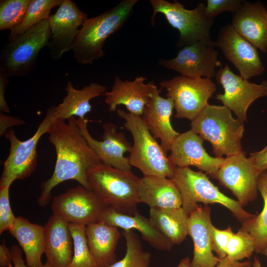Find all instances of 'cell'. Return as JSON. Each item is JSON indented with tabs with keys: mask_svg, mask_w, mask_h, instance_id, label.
Instances as JSON below:
<instances>
[{
	"mask_svg": "<svg viewBox=\"0 0 267 267\" xmlns=\"http://www.w3.org/2000/svg\"><path fill=\"white\" fill-rule=\"evenodd\" d=\"M77 119L65 121L55 119L48 132L49 141L54 146L56 160L51 177L41 184L39 204L45 207L51 198V191L60 183L75 180L88 189L87 173L101 162L81 134Z\"/></svg>",
	"mask_w": 267,
	"mask_h": 267,
	"instance_id": "6da1fadb",
	"label": "cell"
},
{
	"mask_svg": "<svg viewBox=\"0 0 267 267\" xmlns=\"http://www.w3.org/2000/svg\"><path fill=\"white\" fill-rule=\"evenodd\" d=\"M138 0H123L102 14L88 18L74 42L72 50L76 61L91 64L104 55L106 40L129 19Z\"/></svg>",
	"mask_w": 267,
	"mask_h": 267,
	"instance_id": "7a4b0ae2",
	"label": "cell"
},
{
	"mask_svg": "<svg viewBox=\"0 0 267 267\" xmlns=\"http://www.w3.org/2000/svg\"><path fill=\"white\" fill-rule=\"evenodd\" d=\"M87 178L90 189L107 206L127 215L138 212L140 178L132 172L121 171L101 163L88 172Z\"/></svg>",
	"mask_w": 267,
	"mask_h": 267,
	"instance_id": "3957f363",
	"label": "cell"
},
{
	"mask_svg": "<svg viewBox=\"0 0 267 267\" xmlns=\"http://www.w3.org/2000/svg\"><path fill=\"white\" fill-rule=\"evenodd\" d=\"M123 125L132 134L134 144L130 152L129 162L143 176H155L172 179L176 166L147 128L141 116L118 109Z\"/></svg>",
	"mask_w": 267,
	"mask_h": 267,
	"instance_id": "277c9868",
	"label": "cell"
},
{
	"mask_svg": "<svg viewBox=\"0 0 267 267\" xmlns=\"http://www.w3.org/2000/svg\"><path fill=\"white\" fill-rule=\"evenodd\" d=\"M193 131L211 143L216 157H228L242 151L243 122L233 117L223 105L208 104L191 123Z\"/></svg>",
	"mask_w": 267,
	"mask_h": 267,
	"instance_id": "5b68a950",
	"label": "cell"
},
{
	"mask_svg": "<svg viewBox=\"0 0 267 267\" xmlns=\"http://www.w3.org/2000/svg\"><path fill=\"white\" fill-rule=\"evenodd\" d=\"M172 179L180 193L182 207L188 215L198 203L201 202L205 205L213 203L223 205L241 223L256 216L246 211L237 200L221 192L201 171L177 167Z\"/></svg>",
	"mask_w": 267,
	"mask_h": 267,
	"instance_id": "8992f818",
	"label": "cell"
},
{
	"mask_svg": "<svg viewBox=\"0 0 267 267\" xmlns=\"http://www.w3.org/2000/svg\"><path fill=\"white\" fill-rule=\"evenodd\" d=\"M48 19L8 40L0 52V73L8 77H22L32 70L51 38Z\"/></svg>",
	"mask_w": 267,
	"mask_h": 267,
	"instance_id": "52a82bcc",
	"label": "cell"
},
{
	"mask_svg": "<svg viewBox=\"0 0 267 267\" xmlns=\"http://www.w3.org/2000/svg\"><path fill=\"white\" fill-rule=\"evenodd\" d=\"M152 8L151 22L154 25L157 14L164 15L168 23L179 33L176 46L183 47L196 42L213 44L210 36L213 19L205 14V5L199 2L193 9L189 10L178 1L171 2L166 0H150Z\"/></svg>",
	"mask_w": 267,
	"mask_h": 267,
	"instance_id": "ba28073f",
	"label": "cell"
},
{
	"mask_svg": "<svg viewBox=\"0 0 267 267\" xmlns=\"http://www.w3.org/2000/svg\"><path fill=\"white\" fill-rule=\"evenodd\" d=\"M52 107L46 115L34 134L29 139L21 141L16 136L12 128L4 135L9 141V153L3 163L0 179V186H10L16 179H23L31 176L35 170L38 160L37 147L42 136L48 133L54 120Z\"/></svg>",
	"mask_w": 267,
	"mask_h": 267,
	"instance_id": "9c48e42d",
	"label": "cell"
},
{
	"mask_svg": "<svg viewBox=\"0 0 267 267\" xmlns=\"http://www.w3.org/2000/svg\"><path fill=\"white\" fill-rule=\"evenodd\" d=\"M172 98L176 111V117L193 121L209 104L208 100L216 90L212 80L206 78H191L177 76L159 83Z\"/></svg>",
	"mask_w": 267,
	"mask_h": 267,
	"instance_id": "30bf717a",
	"label": "cell"
},
{
	"mask_svg": "<svg viewBox=\"0 0 267 267\" xmlns=\"http://www.w3.org/2000/svg\"><path fill=\"white\" fill-rule=\"evenodd\" d=\"M260 174L251 158L242 151L224 158L214 178L230 190L243 207L257 198Z\"/></svg>",
	"mask_w": 267,
	"mask_h": 267,
	"instance_id": "8fae6325",
	"label": "cell"
},
{
	"mask_svg": "<svg viewBox=\"0 0 267 267\" xmlns=\"http://www.w3.org/2000/svg\"><path fill=\"white\" fill-rule=\"evenodd\" d=\"M107 207L94 191L81 185L55 196L51 204L53 214L84 226L99 221Z\"/></svg>",
	"mask_w": 267,
	"mask_h": 267,
	"instance_id": "7c38bea8",
	"label": "cell"
},
{
	"mask_svg": "<svg viewBox=\"0 0 267 267\" xmlns=\"http://www.w3.org/2000/svg\"><path fill=\"white\" fill-rule=\"evenodd\" d=\"M220 67L215 77L224 92L217 93L215 98L233 111L237 119L246 121V112L250 105L257 99L267 96V81L260 84L251 83L234 74L227 64Z\"/></svg>",
	"mask_w": 267,
	"mask_h": 267,
	"instance_id": "4fadbf2b",
	"label": "cell"
},
{
	"mask_svg": "<svg viewBox=\"0 0 267 267\" xmlns=\"http://www.w3.org/2000/svg\"><path fill=\"white\" fill-rule=\"evenodd\" d=\"M213 45L221 49L243 79L248 80L265 71L257 48L238 33L230 24L221 28Z\"/></svg>",
	"mask_w": 267,
	"mask_h": 267,
	"instance_id": "5bb4252c",
	"label": "cell"
},
{
	"mask_svg": "<svg viewBox=\"0 0 267 267\" xmlns=\"http://www.w3.org/2000/svg\"><path fill=\"white\" fill-rule=\"evenodd\" d=\"M214 47L213 44L196 42L182 47L173 58L159 59L158 64L184 77L211 79L215 76L216 68L222 66Z\"/></svg>",
	"mask_w": 267,
	"mask_h": 267,
	"instance_id": "9a60e30c",
	"label": "cell"
},
{
	"mask_svg": "<svg viewBox=\"0 0 267 267\" xmlns=\"http://www.w3.org/2000/svg\"><path fill=\"white\" fill-rule=\"evenodd\" d=\"M77 122L81 134L101 163L121 171L131 172L129 157H125L124 154L130 152L132 146L125 134L118 131L116 125L112 122L104 124L102 140L99 141L89 134L86 118H78Z\"/></svg>",
	"mask_w": 267,
	"mask_h": 267,
	"instance_id": "2e32d148",
	"label": "cell"
},
{
	"mask_svg": "<svg viewBox=\"0 0 267 267\" xmlns=\"http://www.w3.org/2000/svg\"><path fill=\"white\" fill-rule=\"evenodd\" d=\"M51 38L47 47L54 59L60 58L63 54L72 49L81 26L88 19L71 0H63L56 12L48 18Z\"/></svg>",
	"mask_w": 267,
	"mask_h": 267,
	"instance_id": "e0dca14e",
	"label": "cell"
},
{
	"mask_svg": "<svg viewBox=\"0 0 267 267\" xmlns=\"http://www.w3.org/2000/svg\"><path fill=\"white\" fill-rule=\"evenodd\" d=\"M203 141L192 130L179 134L172 144L169 157L177 167L194 166L214 178L224 158L209 155L203 147Z\"/></svg>",
	"mask_w": 267,
	"mask_h": 267,
	"instance_id": "ac0fdd59",
	"label": "cell"
},
{
	"mask_svg": "<svg viewBox=\"0 0 267 267\" xmlns=\"http://www.w3.org/2000/svg\"><path fill=\"white\" fill-rule=\"evenodd\" d=\"M211 209L198 205L189 214L188 235L193 245L190 267H216L221 259L215 256L212 249Z\"/></svg>",
	"mask_w": 267,
	"mask_h": 267,
	"instance_id": "d6986e66",
	"label": "cell"
},
{
	"mask_svg": "<svg viewBox=\"0 0 267 267\" xmlns=\"http://www.w3.org/2000/svg\"><path fill=\"white\" fill-rule=\"evenodd\" d=\"M146 79L140 76L133 81H123L116 76L111 91L103 94L109 111H115L118 106L123 105L128 112L141 116L156 87L154 81L145 84Z\"/></svg>",
	"mask_w": 267,
	"mask_h": 267,
	"instance_id": "ffe728a7",
	"label": "cell"
},
{
	"mask_svg": "<svg viewBox=\"0 0 267 267\" xmlns=\"http://www.w3.org/2000/svg\"><path fill=\"white\" fill-rule=\"evenodd\" d=\"M162 89H158L157 87L154 88L141 117L152 135L161 140V146L167 154L179 133L173 129L171 124L174 101L171 98H165L160 95Z\"/></svg>",
	"mask_w": 267,
	"mask_h": 267,
	"instance_id": "44dd1931",
	"label": "cell"
},
{
	"mask_svg": "<svg viewBox=\"0 0 267 267\" xmlns=\"http://www.w3.org/2000/svg\"><path fill=\"white\" fill-rule=\"evenodd\" d=\"M231 25L257 49L267 52V9L263 3L244 0L233 14Z\"/></svg>",
	"mask_w": 267,
	"mask_h": 267,
	"instance_id": "7402d4cb",
	"label": "cell"
},
{
	"mask_svg": "<svg viewBox=\"0 0 267 267\" xmlns=\"http://www.w3.org/2000/svg\"><path fill=\"white\" fill-rule=\"evenodd\" d=\"M44 228L46 263L50 267H69L74 253L73 240L69 223L52 214Z\"/></svg>",
	"mask_w": 267,
	"mask_h": 267,
	"instance_id": "603a6c76",
	"label": "cell"
},
{
	"mask_svg": "<svg viewBox=\"0 0 267 267\" xmlns=\"http://www.w3.org/2000/svg\"><path fill=\"white\" fill-rule=\"evenodd\" d=\"M100 221L123 230H136L152 247L161 251L171 250L173 244L152 224L149 218L139 212L134 215L121 214L110 206L106 208Z\"/></svg>",
	"mask_w": 267,
	"mask_h": 267,
	"instance_id": "cb8c5ba5",
	"label": "cell"
},
{
	"mask_svg": "<svg viewBox=\"0 0 267 267\" xmlns=\"http://www.w3.org/2000/svg\"><path fill=\"white\" fill-rule=\"evenodd\" d=\"M139 203L153 209L182 207L180 193L172 179L155 176H143L138 184Z\"/></svg>",
	"mask_w": 267,
	"mask_h": 267,
	"instance_id": "d4e9b609",
	"label": "cell"
},
{
	"mask_svg": "<svg viewBox=\"0 0 267 267\" xmlns=\"http://www.w3.org/2000/svg\"><path fill=\"white\" fill-rule=\"evenodd\" d=\"M88 245L100 267H109L117 261L115 250L121 233L119 228L102 221L86 226Z\"/></svg>",
	"mask_w": 267,
	"mask_h": 267,
	"instance_id": "484cf974",
	"label": "cell"
},
{
	"mask_svg": "<svg viewBox=\"0 0 267 267\" xmlns=\"http://www.w3.org/2000/svg\"><path fill=\"white\" fill-rule=\"evenodd\" d=\"M106 89L101 84L92 83L81 89H76L71 82L68 81L65 88L67 94L62 102L56 106H52L55 118L61 121L75 116L85 118V115L91 111L90 100L103 95Z\"/></svg>",
	"mask_w": 267,
	"mask_h": 267,
	"instance_id": "4316f807",
	"label": "cell"
},
{
	"mask_svg": "<svg viewBox=\"0 0 267 267\" xmlns=\"http://www.w3.org/2000/svg\"><path fill=\"white\" fill-rule=\"evenodd\" d=\"M18 241L25 256L29 267H42V256L44 251V226L32 223L18 216L8 231Z\"/></svg>",
	"mask_w": 267,
	"mask_h": 267,
	"instance_id": "83f0119b",
	"label": "cell"
},
{
	"mask_svg": "<svg viewBox=\"0 0 267 267\" xmlns=\"http://www.w3.org/2000/svg\"><path fill=\"white\" fill-rule=\"evenodd\" d=\"M188 218L182 207L149 210L152 224L173 245L180 244L188 235Z\"/></svg>",
	"mask_w": 267,
	"mask_h": 267,
	"instance_id": "f1b7e54d",
	"label": "cell"
},
{
	"mask_svg": "<svg viewBox=\"0 0 267 267\" xmlns=\"http://www.w3.org/2000/svg\"><path fill=\"white\" fill-rule=\"evenodd\" d=\"M258 190L264 201L262 212L242 223L240 229L248 233L252 238L255 252L259 254L267 246V171L262 172L258 181Z\"/></svg>",
	"mask_w": 267,
	"mask_h": 267,
	"instance_id": "f546056e",
	"label": "cell"
},
{
	"mask_svg": "<svg viewBox=\"0 0 267 267\" xmlns=\"http://www.w3.org/2000/svg\"><path fill=\"white\" fill-rule=\"evenodd\" d=\"M63 0H31L21 24L10 31L8 40L22 34L49 17L51 9L60 6Z\"/></svg>",
	"mask_w": 267,
	"mask_h": 267,
	"instance_id": "4dcf8cb0",
	"label": "cell"
},
{
	"mask_svg": "<svg viewBox=\"0 0 267 267\" xmlns=\"http://www.w3.org/2000/svg\"><path fill=\"white\" fill-rule=\"evenodd\" d=\"M126 253L124 257L109 267H149L151 254L143 250L141 241L134 230H123Z\"/></svg>",
	"mask_w": 267,
	"mask_h": 267,
	"instance_id": "1f68e13d",
	"label": "cell"
},
{
	"mask_svg": "<svg viewBox=\"0 0 267 267\" xmlns=\"http://www.w3.org/2000/svg\"><path fill=\"white\" fill-rule=\"evenodd\" d=\"M74 244L72 261L69 267H100L89 249L86 226L69 223Z\"/></svg>",
	"mask_w": 267,
	"mask_h": 267,
	"instance_id": "d6a6232c",
	"label": "cell"
},
{
	"mask_svg": "<svg viewBox=\"0 0 267 267\" xmlns=\"http://www.w3.org/2000/svg\"><path fill=\"white\" fill-rule=\"evenodd\" d=\"M31 0L0 1V30L10 31L22 22Z\"/></svg>",
	"mask_w": 267,
	"mask_h": 267,
	"instance_id": "836d02e7",
	"label": "cell"
},
{
	"mask_svg": "<svg viewBox=\"0 0 267 267\" xmlns=\"http://www.w3.org/2000/svg\"><path fill=\"white\" fill-rule=\"evenodd\" d=\"M255 251L253 240L247 232L239 228L233 233L227 244L226 257L230 260L240 261L249 259Z\"/></svg>",
	"mask_w": 267,
	"mask_h": 267,
	"instance_id": "e575fe53",
	"label": "cell"
},
{
	"mask_svg": "<svg viewBox=\"0 0 267 267\" xmlns=\"http://www.w3.org/2000/svg\"><path fill=\"white\" fill-rule=\"evenodd\" d=\"M10 186H0V234L9 231L13 225L16 218L9 202Z\"/></svg>",
	"mask_w": 267,
	"mask_h": 267,
	"instance_id": "d590c367",
	"label": "cell"
},
{
	"mask_svg": "<svg viewBox=\"0 0 267 267\" xmlns=\"http://www.w3.org/2000/svg\"><path fill=\"white\" fill-rule=\"evenodd\" d=\"M233 233L229 226L223 230L213 226L211 232L212 249L219 259H223L226 257L227 244Z\"/></svg>",
	"mask_w": 267,
	"mask_h": 267,
	"instance_id": "8d00e7d4",
	"label": "cell"
},
{
	"mask_svg": "<svg viewBox=\"0 0 267 267\" xmlns=\"http://www.w3.org/2000/svg\"><path fill=\"white\" fill-rule=\"evenodd\" d=\"M244 0H207L205 7L206 16L214 19L223 12H230L233 14L238 9Z\"/></svg>",
	"mask_w": 267,
	"mask_h": 267,
	"instance_id": "74e56055",
	"label": "cell"
},
{
	"mask_svg": "<svg viewBox=\"0 0 267 267\" xmlns=\"http://www.w3.org/2000/svg\"><path fill=\"white\" fill-rule=\"evenodd\" d=\"M249 157L260 174L266 171L267 170V144L261 150L250 153Z\"/></svg>",
	"mask_w": 267,
	"mask_h": 267,
	"instance_id": "f35d334b",
	"label": "cell"
},
{
	"mask_svg": "<svg viewBox=\"0 0 267 267\" xmlns=\"http://www.w3.org/2000/svg\"><path fill=\"white\" fill-rule=\"evenodd\" d=\"M25 122L18 117L5 115L2 112L0 113V135L4 134L12 126H16L24 124Z\"/></svg>",
	"mask_w": 267,
	"mask_h": 267,
	"instance_id": "ab89813d",
	"label": "cell"
},
{
	"mask_svg": "<svg viewBox=\"0 0 267 267\" xmlns=\"http://www.w3.org/2000/svg\"><path fill=\"white\" fill-rule=\"evenodd\" d=\"M8 83V77L0 73V110L8 113L9 108L5 99L4 94Z\"/></svg>",
	"mask_w": 267,
	"mask_h": 267,
	"instance_id": "60d3db41",
	"label": "cell"
},
{
	"mask_svg": "<svg viewBox=\"0 0 267 267\" xmlns=\"http://www.w3.org/2000/svg\"><path fill=\"white\" fill-rule=\"evenodd\" d=\"M13 263L10 249L6 246L4 240L0 245V267H13Z\"/></svg>",
	"mask_w": 267,
	"mask_h": 267,
	"instance_id": "b9f144b4",
	"label": "cell"
},
{
	"mask_svg": "<svg viewBox=\"0 0 267 267\" xmlns=\"http://www.w3.org/2000/svg\"><path fill=\"white\" fill-rule=\"evenodd\" d=\"M12 257L13 267H29L25 264L22 258L21 250L16 245H13L10 248Z\"/></svg>",
	"mask_w": 267,
	"mask_h": 267,
	"instance_id": "7bdbcfd3",
	"label": "cell"
},
{
	"mask_svg": "<svg viewBox=\"0 0 267 267\" xmlns=\"http://www.w3.org/2000/svg\"><path fill=\"white\" fill-rule=\"evenodd\" d=\"M252 265V263L250 261H232L226 257L221 259L216 267H251Z\"/></svg>",
	"mask_w": 267,
	"mask_h": 267,
	"instance_id": "ee69618b",
	"label": "cell"
},
{
	"mask_svg": "<svg viewBox=\"0 0 267 267\" xmlns=\"http://www.w3.org/2000/svg\"><path fill=\"white\" fill-rule=\"evenodd\" d=\"M190 260L186 257L181 259L176 267H190Z\"/></svg>",
	"mask_w": 267,
	"mask_h": 267,
	"instance_id": "f6af8a7d",
	"label": "cell"
},
{
	"mask_svg": "<svg viewBox=\"0 0 267 267\" xmlns=\"http://www.w3.org/2000/svg\"><path fill=\"white\" fill-rule=\"evenodd\" d=\"M251 267H262L261 263L258 257H255L254 258Z\"/></svg>",
	"mask_w": 267,
	"mask_h": 267,
	"instance_id": "bcb514c9",
	"label": "cell"
},
{
	"mask_svg": "<svg viewBox=\"0 0 267 267\" xmlns=\"http://www.w3.org/2000/svg\"><path fill=\"white\" fill-rule=\"evenodd\" d=\"M260 254H263V255L267 257V246L261 251Z\"/></svg>",
	"mask_w": 267,
	"mask_h": 267,
	"instance_id": "7dc6e473",
	"label": "cell"
},
{
	"mask_svg": "<svg viewBox=\"0 0 267 267\" xmlns=\"http://www.w3.org/2000/svg\"><path fill=\"white\" fill-rule=\"evenodd\" d=\"M42 267H50L47 263H45V264H44L43 266Z\"/></svg>",
	"mask_w": 267,
	"mask_h": 267,
	"instance_id": "c3c4849f",
	"label": "cell"
}]
</instances>
